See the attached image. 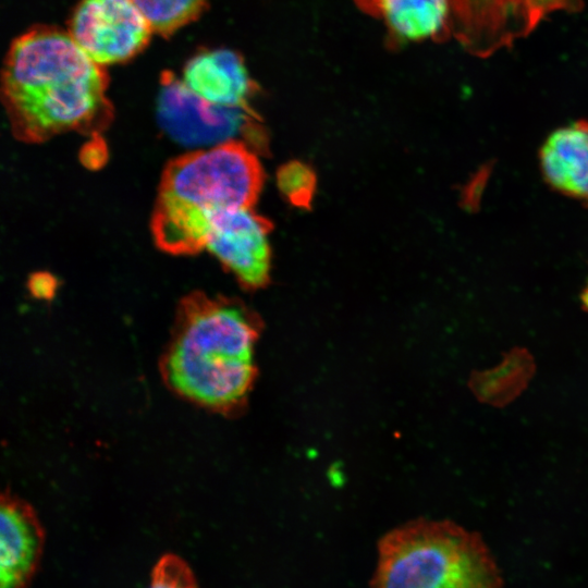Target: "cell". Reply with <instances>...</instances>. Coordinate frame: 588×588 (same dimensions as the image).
Instances as JSON below:
<instances>
[{
  "label": "cell",
  "mask_w": 588,
  "mask_h": 588,
  "mask_svg": "<svg viewBox=\"0 0 588 588\" xmlns=\"http://www.w3.org/2000/svg\"><path fill=\"white\" fill-rule=\"evenodd\" d=\"M148 588H199L189 565L179 555L161 556L152 568Z\"/></svg>",
  "instance_id": "2e32d148"
},
{
  "label": "cell",
  "mask_w": 588,
  "mask_h": 588,
  "mask_svg": "<svg viewBox=\"0 0 588 588\" xmlns=\"http://www.w3.org/2000/svg\"><path fill=\"white\" fill-rule=\"evenodd\" d=\"M539 160L553 189L588 206V121L553 131L541 146Z\"/></svg>",
  "instance_id": "7c38bea8"
},
{
  "label": "cell",
  "mask_w": 588,
  "mask_h": 588,
  "mask_svg": "<svg viewBox=\"0 0 588 588\" xmlns=\"http://www.w3.org/2000/svg\"><path fill=\"white\" fill-rule=\"evenodd\" d=\"M497 562L478 532L419 518L378 544L371 588H502Z\"/></svg>",
  "instance_id": "277c9868"
},
{
  "label": "cell",
  "mask_w": 588,
  "mask_h": 588,
  "mask_svg": "<svg viewBox=\"0 0 588 588\" xmlns=\"http://www.w3.org/2000/svg\"><path fill=\"white\" fill-rule=\"evenodd\" d=\"M182 82L201 99L225 107H250L257 86L243 59L234 51L216 49L194 57Z\"/></svg>",
  "instance_id": "8fae6325"
},
{
  "label": "cell",
  "mask_w": 588,
  "mask_h": 588,
  "mask_svg": "<svg viewBox=\"0 0 588 588\" xmlns=\"http://www.w3.org/2000/svg\"><path fill=\"white\" fill-rule=\"evenodd\" d=\"M107 81L70 34L39 28L17 38L5 61L2 97L13 135L27 144L78 132L96 135L112 118Z\"/></svg>",
  "instance_id": "6da1fadb"
},
{
  "label": "cell",
  "mask_w": 588,
  "mask_h": 588,
  "mask_svg": "<svg viewBox=\"0 0 588 588\" xmlns=\"http://www.w3.org/2000/svg\"><path fill=\"white\" fill-rule=\"evenodd\" d=\"M152 28L132 0H83L70 36L98 65L128 60L148 42Z\"/></svg>",
  "instance_id": "52a82bcc"
},
{
  "label": "cell",
  "mask_w": 588,
  "mask_h": 588,
  "mask_svg": "<svg viewBox=\"0 0 588 588\" xmlns=\"http://www.w3.org/2000/svg\"><path fill=\"white\" fill-rule=\"evenodd\" d=\"M260 318L241 301L194 291L177 304L160 359L176 395L223 416L241 414L258 376L254 348Z\"/></svg>",
  "instance_id": "7a4b0ae2"
},
{
  "label": "cell",
  "mask_w": 588,
  "mask_h": 588,
  "mask_svg": "<svg viewBox=\"0 0 588 588\" xmlns=\"http://www.w3.org/2000/svg\"><path fill=\"white\" fill-rule=\"evenodd\" d=\"M450 33L467 53L489 58L530 35L558 12L574 13L583 0H449Z\"/></svg>",
  "instance_id": "5b68a950"
},
{
  "label": "cell",
  "mask_w": 588,
  "mask_h": 588,
  "mask_svg": "<svg viewBox=\"0 0 588 588\" xmlns=\"http://www.w3.org/2000/svg\"><path fill=\"white\" fill-rule=\"evenodd\" d=\"M535 370L531 355L524 348L510 351L497 367L474 372L469 387L476 397L492 406H504L527 387Z\"/></svg>",
  "instance_id": "4fadbf2b"
},
{
  "label": "cell",
  "mask_w": 588,
  "mask_h": 588,
  "mask_svg": "<svg viewBox=\"0 0 588 588\" xmlns=\"http://www.w3.org/2000/svg\"><path fill=\"white\" fill-rule=\"evenodd\" d=\"M45 531L26 501L4 492L0 502V588H28L39 567Z\"/></svg>",
  "instance_id": "9c48e42d"
},
{
  "label": "cell",
  "mask_w": 588,
  "mask_h": 588,
  "mask_svg": "<svg viewBox=\"0 0 588 588\" xmlns=\"http://www.w3.org/2000/svg\"><path fill=\"white\" fill-rule=\"evenodd\" d=\"M580 302L583 305V308L588 311V282L586 287L584 289L581 295H580Z\"/></svg>",
  "instance_id": "ac0fdd59"
},
{
  "label": "cell",
  "mask_w": 588,
  "mask_h": 588,
  "mask_svg": "<svg viewBox=\"0 0 588 588\" xmlns=\"http://www.w3.org/2000/svg\"><path fill=\"white\" fill-rule=\"evenodd\" d=\"M278 185L286 199L297 207H309L315 192V174L309 167L291 161L280 168Z\"/></svg>",
  "instance_id": "9a60e30c"
},
{
  "label": "cell",
  "mask_w": 588,
  "mask_h": 588,
  "mask_svg": "<svg viewBox=\"0 0 588 588\" xmlns=\"http://www.w3.org/2000/svg\"><path fill=\"white\" fill-rule=\"evenodd\" d=\"M32 294L41 299H49L57 289L56 280L46 272L35 273L28 282Z\"/></svg>",
  "instance_id": "e0dca14e"
},
{
  "label": "cell",
  "mask_w": 588,
  "mask_h": 588,
  "mask_svg": "<svg viewBox=\"0 0 588 588\" xmlns=\"http://www.w3.org/2000/svg\"><path fill=\"white\" fill-rule=\"evenodd\" d=\"M264 183L253 148L233 140L170 160L161 175L150 229L159 249L171 255L205 250L215 218L253 208Z\"/></svg>",
  "instance_id": "3957f363"
},
{
  "label": "cell",
  "mask_w": 588,
  "mask_h": 588,
  "mask_svg": "<svg viewBox=\"0 0 588 588\" xmlns=\"http://www.w3.org/2000/svg\"><path fill=\"white\" fill-rule=\"evenodd\" d=\"M270 226L253 208L225 210L212 221L205 249L245 289L262 287L270 272Z\"/></svg>",
  "instance_id": "ba28073f"
},
{
  "label": "cell",
  "mask_w": 588,
  "mask_h": 588,
  "mask_svg": "<svg viewBox=\"0 0 588 588\" xmlns=\"http://www.w3.org/2000/svg\"><path fill=\"white\" fill-rule=\"evenodd\" d=\"M154 32L169 34L198 15L206 0H132Z\"/></svg>",
  "instance_id": "5bb4252c"
},
{
  "label": "cell",
  "mask_w": 588,
  "mask_h": 588,
  "mask_svg": "<svg viewBox=\"0 0 588 588\" xmlns=\"http://www.w3.org/2000/svg\"><path fill=\"white\" fill-rule=\"evenodd\" d=\"M157 111L166 133L187 147L199 149L233 140L249 145L261 137L258 117L252 107L210 103L168 73L162 78Z\"/></svg>",
  "instance_id": "8992f818"
},
{
  "label": "cell",
  "mask_w": 588,
  "mask_h": 588,
  "mask_svg": "<svg viewBox=\"0 0 588 588\" xmlns=\"http://www.w3.org/2000/svg\"><path fill=\"white\" fill-rule=\"evenodd\" d=\"M364 14L381 22L391 46L432 40L446 41L449 0H353Z\"/></svg>",
  "instance_id": "30bf717a"
}]
</instances>
